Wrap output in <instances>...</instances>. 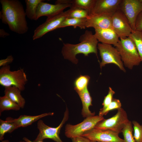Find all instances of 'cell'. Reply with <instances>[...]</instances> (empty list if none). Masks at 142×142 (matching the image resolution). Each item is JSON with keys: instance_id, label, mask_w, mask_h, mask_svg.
I'll return each mask as SVG.
<instances>
[{"instance_id": "cell-24", "label": "cell", "mask_w": 142, "mask_h": 142, "mask_svg": "<svg viewBox=\"0 0 142 142\" xmlns=\"http://www.w3.org/2000/svg\"><path fill=\"white\" fill-rule=\"evenodd\" d=\"M67 11L68 18H87L89 15V11L83 9L71 7Z\"/></svg>"}, {"instance_id": "cell-13", "label": "cell", "mask_w": 142, "mask_h": 142, "mask_svg": "<svg viewBox=\"0 0 142 142\" xmlns=\"http://www.w3.org/2000/svg\"><path fill=\"white\" fill-rule=\"evenodd\" d=\"M122 0H95L90 14H106L112 16L119 9Z\"/></svg>"}, {"instance_id": "cell-35", "label": "cell", "mask_w": 142, "mask_h": 142, "mask_svg": "<svg viewBox=\"0 0 142 142\" xmlns=\"http://www.w3.org/2000/svg\"><path fill=\"white\" fill-rule=\"evenodd\" d=\"M9 35V34L6 32L3 29H0V37H1L3 38Z\"/></svg>"}, {"instance_id": "cell-3", "label": "cell", "mask_w": 142, "mask_h": 142, "mask_svg": "<svg viewBox=\"0 0 142 142\" xmlns=\"http://www.w3.org/2000/svg\"><path fill=\"white\" fill-rule=\"evenodd\" d=\"M120 54L124 66L132 69L135 66L139 65L141 62L135 44L129 37L120 38L115 46Z\"/></svg>"}, {"instance_id": "cell-23", "label": "cell", "mask_w": 142, "mask_h": 142, "mask_svg": "<svg viewBox=\"0 0 142 142\" xmlns=\"http://www.w3.org/2000/svg\"><path fill=\"white\" fill-rule=\"evenodd\" d=\"M87 18H67L62 23L59 28L66 27L72 26L74 28L77 27L81 29L86 28Z\"/></svg>"}, {"instance_id": "cell-7", "label": "cell", "mask_w": 142, "mask_h": 142, "mask_svg": "<svg viewBox=\"0 0 142 142\" xmlns=\"http://www.w3.org/2000/svg\"><path fill=\"white\" fill-rule=\"evenodd\" d=\"M129 121L126 111L121 107L117 109L115 115L100 121L94 128L102 130H111L119 133Z\"/></svg>"}, {"instance_id": "cell-38", "label": "cell", "mask_w": 142, "mask_h": 142, "mask_svg": "<svg viewBox=\"0 0 142 142\" xmlns=\"http://www.w3.org/2000/svg\"><path fill=\"white\" fill-rule=\"evenodd\" d=\"M92 142H98V141H91Z\"/></svg>"}, {"instance_id": "cell-31", "label": "cell", "mask_w": 142, "mask_h": 142, "mask_svg": "<svg viewBox=\"0 0 142 142\" xmlns=\"http://www.w3.org/2000/svg\"><path fill=\"white\" fill-rule=\"evenodd\" d=\"M115 93V92L112 88L109 87L108 93L104 98L102 103L103 107L102 108V109H105L110 103L113 99V97Z\"/></svg>"}, {"instance_id": "cell-15", "label": "cell", "mask_w": 142, "mask_h": 142, "mask_svg": "<svg viewBox=\"0 0 142 142\" xmlns=\"http://www.w3.org/2000/svg\"><path fill=\"white\" fill-rule=\"evenodd\" d=\"M111 16L104 14H90L87 18L86 28L93 27L95 29L112 28Z\"/></svg>"}, {"instance_id": "cell-5", "label": "cell", "mask_w": 142, "mask_h": 142, "mask_svg": "<svg viewBox=\"0 0 142 142\" xmlns=\"http://www.w3.org/2000/svg\"><path fill=\"white\" fill-rule=\"evenodd\" d=\"M104 119L103 116L94 115L87 117L82 122L75 125L67 124L65 126V135L71 139L81 136L94 129L99 122Z\"/></svg>"}, {"instance_id": "cell-25", "label": "cell", "mask_w": 142, "mask_h": 142, "mask_svg": "<svg viewBox=\"0 0 142 142\" xmlns=\"http://www.w3.org/2000/svg\"><path fill=\"white\" fill-rule=\"evenodd\" d=\"M129 37L134 41L141 61L142 62V32L135 30L133 31Z\"/></svg>"}, {"instance_id": "cell-20", "label": "cell", "mask_w": 142, "mask_h": 142, "mask_svg": "<svg viewBox=\"0 0 142 142\" xmlns=\"http://www.w3.org/2000/svg\"><path fill=\"white\" fill-rule=\"evenodd\" d=\"M13 118L8 117L6 120L0 119V140L4 139V136L7 133H11L18 128L13 120Z\"/></svg>"}, {"instance_id": "cell-27", "label": "cell", "mask_w": 142, "mask_h": 142, "mask_svg": "<svg viewBox=\"0 0 142 142\" xmlns=\"http://www.w3.org/2000/svg\"><path fill=\"white\" fill-rule=\"evenodd\" d=\"M90 77L87 75H80L74 82V89L76 92L80 91L88 86Z\"/></svg>"}, {"instance_id": "cell-22", "label": "cell", "mask_w": 142, "mask_h": 142, "mask_svg": "<svg viewBox=\"0 0 142 142\" xmlns=\"http://www.w3.org/2000/svg\"><path fill=\"white\" fill-rule=\"evenodd\" d=\"M21 108L19 106L7 97L4 95L0 97V114L5 110H18Z\"/></svg>"}, {"instance_id": "cell-6", "label": "cell", "mask_w": 142, "mask_h": 142, "mask_svg": "<svg viewBox=\"0 0 142 142\" xmlns=\"http://www.w3.org/2000/svg\"><path fill=\"white\" fill-rule=\"evenodd\" d=\"M69 115V110L66 107L62 121L58 126L55 128L49 126L45 124L43 120H39L37 123L39 133L33 141H43L45 139H49L56 142H63L60 138L59 134L62 128L68 120Z\"/></svg>"}, {"instance_id": "cell-9", "label": "cell", "mask_w": 142, "mask_h": 142, "mask_svg": "<svg viewBox=\"0 0 142 142\" xmlns=\"http://www.w3.org/2000/svg\"><path fill=\"white\" fill-rule=\"evenodd\" d=\"M67 18V11L47 18L45 22L34 30L33 39L35 40L40 38L47 33L59 28L60 26Z\"/></svg>"}, {"instance_id": "cell-33", "label": "cell", "mask_w": 142, "mask_h": 142, "mask_svg": "<svg viewBox=\"0 0 142 142\" xmlns=\"http://www.w3.org/2000/svg\"><path fill=\"white\" fill-rule=\"evenodd\" d=\"M13 58L11 55L8 56L7 57L4 59L0 60V66H4L8 65V64L12 63L13 60Z\"/></svg>"}, {"instance_id": "cell-37", "label": "cell", "mask_w": 142, "mask_h": 142, "mask_svg": "<svg viewBox=\"0 0 142 142\" xmlns=\"http://www.w3.org/2000/svg\"><path fill=\"white\" fill-rule=\"evenodd\" d=\"M1 142H10L9 141L7 140H3L1 141ZM17 142H25L24 141L21 140Z\"/></svg>"}, {"instance_id": "cell-32", "label": "cell", "mask_w": 142, "mask_h": 142, "mask_svg": "<svg viewBox=\"0 0 142 142\" xmlns=\"http://www.w3.org/2000/svg\"><path fill=\"white\" fill-rule=\"evenodd\" d=\"M135 30L142 32V11L139 14L136 20Z\"/></svg>"}, {"instance_id": "cell-8", "label": "cell", "mask_w": 142, "mask_h": 142, "mask_svg": "<svg viewBox=\"0 0 142 142\" xmlns=\"http://www.w3.org/2000/svg\"><path fill=\"white\" fill-rule=\"evenodd\" d=\"M97 48L99 51L102 61L100 63L101 68L106 65L113 64L124 72L126 71L119 52L111 45L98 43Z\"/></svg>"}, {"instance_id": "cell-11", "label": "cell", "mask_w": 142, "mask_h": 142, "mask_svg": "<svg viewBox=\"0 0 142 142\" xmlns=\"http://www.w3.org/2000/svg\"><path fill=\"white\" fill-rule=\"evenodd\" d=\"M111 24L120 38L129 37L133 31L126 17L119 9L112 16Z\"/></svg>"}, {"instance_id": "cell-36", "label": "cell", "mask_w": 142, "mask_h": 142, "mask_svg": "<svg viewBox=\"0 0 142 142\" xmlns=\"http://www.w3.org/2000/svg\"><path fill=\"white\" fill-rule=\"evenodd\" d=\"M23 140L25 142H43V141H32L28 138L26 137H24L23 138Z\"/></svg>"}, {"instance_id": "cell-17", "label": "cell", "mask_w": 142, "mask_h": 142, "mask_svg": "<svg viewBox=\"0 0 142 142\" xmlns=\"http://www.w3.org/2000/svg\"><path fill=\"white\" fill-rule=\"evenodd\" d=\"M82 101V108L81 114L83 118L95 115L94 112H92L89 110V107L92 105V99L88 89V87L80 91L77 92Z\"/></svg>"}, {"instance_id": "cell-10", "label": "cell", "mask_w": 142, "mask_h": 142, "mask_svg": "<svg viewBox=\"0 0 142 142\" xmlns=\"http://www.w3.org/2000/svg\"><path fill=\"white\" fill-rule=\"evenodd\" d=\"M119 9L126 17L133 30L136 20L142 11V0H122Z\"/></svg>"}, {"instance_id": "cell-2", "label": "cell", "mask_w": 142, "mask_h": 142, "mask_svg": "<svg viewBox=\"0 0 142 142\" xmlns=\"http://www.w3.org/2000/svg\"><path fill=\"white\" fill-rule=\"evenodd\" d=\"M80 42L77 44L64 43L62 53L64 58L77 64L78 60L76 56L82 54L88 56L91 53H94L97 56L98 40L92 32L86 30L80 37Z\"/></svg>"}, {"instance_id": "cell-16", "label": "cell", "mask_w": 142, "mask_h": 142, "mask_svg": "<svg viewBox=\"0 0 142 142\" xmlns=\"http://www.w3.org/2000/svg\"><path fill=\"white\" fill-rule=\"evenodd\" d=\"M94 34L98 41L115 46L120 40L118 36L112 28L95 29Z\"/></svg>"}, {"instance_id": "cell-34", "label": "cell", "mask_w": 142, "mask_h": 142, "mask_svg": "<svg viewBox=\"0 0 142 142\" xmlns=\"http://www.w3.org/2000/svg\"><path fill=\"white\" fill-rule=\"evenodd\" d=\"M72 142H92L91 140L88 138L80 136L72 139Z\"/></svg>"}, {"instance_id": "cell-14", "label": "cell", "mask_w": 142, "mask_h": 142, "mask_svg": "<svg viewBox=\"0 0 142 142\" xmlns=\"http://www.w3.org/2000/svg\"><path fill=\"white\" fill-rule=\"evenodd\" d=\"M71 5L72 4L69 3L52 4L41 2L39 4L37 8L36 20L42 16H46L48 18L56 15L63 12L66 8L70 7Z\"/></svg>"}, {"instance_id": "cell-21", "label": "cell", "mask_w": 142, "mask_h": 142, "mask_svg": "<svg viewBox=\"0 0 142 142\" xmlns=\"http://www.w3.org/2000/svg\"><path fill=\"white\" fill-rule=\"evenodd\" d=\"M43 0H25L26 9L25 13L26 16L31 20L36 21V13L37 8L39 4L44 2Z\"/></svg>"}, {"instance_id": "cell-26", "label": "cell", "mask_w": 142, "mask_h": 142, "mask_svg": "<svg viewBox=\"0 0 142 142\" xmlns=\"http://www.w3.org/2000/svg\"><path fill=\"white\" fill-rule=\"evenodd\" d=\"M95 1V0H72V5L71 7L86 10L89 11L90 13Z\"/></svg>"}, {"instance_id": "cell-18", "label": "cell", "mask_w": 142, "mask_h": 142, "mask_svg": "<svg viewBox=\"0 0 142 142\" xmlns=\"http://www.w3.org/2000/svg\"><path fill=\"white\" fill-rule=\"evenodd\" d=\"M54 114L53 112H49L36 116L22 115L17 118H13V120L18 128L21 127H24L31 125L42 118L47 116H52Z\"/></svg>"}, {"instance_id": "cell-39", "label": "cell", "mask_w": 142, "mask_h": 142, "mask_svg": "<svg viewBox=\"0 0 142 142\" xmlns=\"http://www.w3.org/2000/svg\"></svg>"}, {"instance_id": "cell-4", "label": "cell", "mask_w": 142, "mask_h": 142, "mask_svg": "<svg viewBox=\"0 0 142 142\" xmlns=\"http://www.w3.org/2000/svg\"><path fill=\"white\" fill-rule=\"evenodd\" d=\"M27 81V75L23 69L11 71L10 66L7 65L2 67L0 69V84L4 87L15 86L23 91Z\"/></svg>"}, {"instance_id": "cell-1", "label": "cell", "mask_w": 142, "mask_h": 142, "mask_svg": "<svg viewBox=\"0 0 142 142\" xmlns=\"http://www.w3.org/2000/svg\"><path fill=\"white\" fill-rule=\"evenodd\" d=\"M2 9L0 18L2 23L8 25L10 30L19 34L26 33L28 29L25 11L18 0H1Z\"/></svg>"}, {"instance_id": "cell-12", "label": "cell", "mask_w": 142, "mask_h": 142, "mask_svg": "<svg viewBox=\"0 0 142 142\" xmlns=\"http://www.w3.org/2000/svg\"><path fill=\"white\" fill-rule=\"evenodd\" d=\"M119 133L110 130H102L95 128L81 136L91 141L100 142H125L119 136Z\"/></svg>"}, {"instance_id": "cell-30", "label": "cell", "mask_w": 142, "mask_h": 142, "mask_svg": "<svg viewBox=\"0 0 142 142\" xmlns=\"http://www.w3.org/2000/svg\"><path fill=\"white\" fill-rule=\"evenodd\" d=\"M133 125V136L136 142H142V125H140L137 121L132 122Z\"/></svg>"}, {"instance_id": "cell-19", "label": "cell", "mask_w": 142, "mask_h": 142, "mask_svg": "<svg viewBox=\"0 0 142 142\" xmlns=\"http://www.w3.org/2000/svg\"><path fill=\"white\" fill-rule=\"evenodd\" d=\"M21 91L15 86L5 87L4 95L17 103L21 108H24L25 100L21 94Z\"/></svg>"}, {"instance_id": "cell-29", "label": "cell", "mask_w": 142, "mask_h": 142, "mask_svg": "<svg viewBox=\"0 0 142 142\" xmlns=\"http://www.w3.org/2000/svg\"><path fill=\"white\" fill-rule=\"evenodd\" d=\"M121 104L120 100L118 99L113 98L110 103L105 108H101L99 112V115L103 116L106 115L110 111L118 109L121 108Z\"/></svg>"}, {"instance_id": "cell-28", "label": "cell", "mask_w": 142, "mask_h": 142, "mask_svg": "<svg viewBox=\"0 0 142 142\" xmlns=\"http://www.w3.org/2000/svg\"><path fill=\"white\" fill-rule=\"evenodd\" d=\"M133 128L132 122L129 121L121 130L125 142H136L133 136Z\"/></svg>"}]
</instances>
